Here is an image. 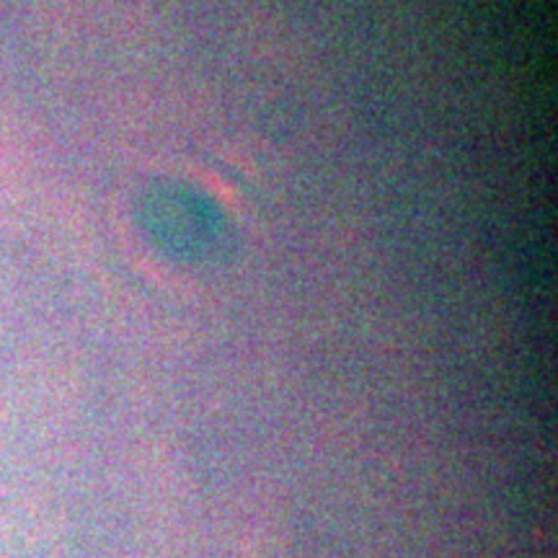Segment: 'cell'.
<instances>
[{"label": "cell", "instance_id": "6da1fadb", "mask_svg": "<svg viewBox=\"0 0 558 558\" xmlns=\"http://www.w3.org/2000/svg\"><path fill=\"white\" fill-rule=\"evenodd\" d=\"M137 223L158 251L189 267H215L233 256L236 230L207 194L158 181L137 202Z\"/></svg>", "mask_w": 558, "mask_h": 558}]
</instances>
